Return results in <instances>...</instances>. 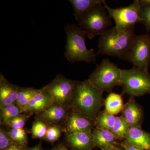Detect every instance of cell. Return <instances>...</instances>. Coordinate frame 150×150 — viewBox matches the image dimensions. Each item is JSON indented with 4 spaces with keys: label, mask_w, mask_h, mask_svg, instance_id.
I'll list each match as a JSON object with an SVG mask.
<instances>
[{
    "label": "cell",
    "mask_w": 150,
    "mask_h": 150,
    "mask_svg": "<svg viewBox=\"0 0 150 150\" xmlns=\"http://www.w3.org/2000/svg\"><path fill=\"white\" fill-rule=\"evenodd\" d=\"M103 93L88 79L76 81L68 106L71 111L95 121L104 105Z\"/></svg>",
    "instance_id": "cell-1"
},
{
    "label": "cell",
    "mask_w": 150,
    "mask_h": 150,
    "mask_svg": "<svg viewBox=\"0 0 150 150\" xmlns=\"http://www.w3.org/2000/svg\"><path fill=\"white\" fill-rule=\"evenodd\" d=\"M121 117L129 124L130 127H141L144 120V111L142 106L130 96L128 102L124 105L121 111Z\"/></svg>",
    "instance_id": "cell-12"
},
{
    "label": "cell",
    "mask_w": 150,
    "mask_h": 150,
    "mask_svg": "<svg viewBox=\"0 0 150 150\" xmlns=\"http://www.w3.org/2000/svg\"><path fill=\"white\" fill-rule=\"evenodd\" d=\"M142 6V21L148 32H150V5Z\"/></svg>",
    "instance_id": "cell-29"
},
{
    "label": "cell",
    "mask_w": 150,
    "mask_h": 150,
    "mask_svg": "<svg viewBox=\"0 0 150 150\" xmlns=\"http://www.w3.org/2000/svg\"><path fill=\"white\" fill-rule=\"evenodd\" d=\"M122 95L110 93L104 100L105 110L110 114L115 115L121 112L124 105Z\"/></svg>",
    "instance_id": "cell-19"
},
{
    "label": "cell",
    "mask_w": 150,
    "mask_h": 150,
    "mask_svg": "<svg viewBox=\"0 0 150 150\" xmlns=\"http://www.w3.org/2000/svg\"><path fill=\"white\" fill-rule=\"evenodd\" d=\"M120 144L124 148L125 150H148L142 149V148L138 147L135 146H132V145L127 144H125V143H123L122 142H120Z\"/></svg>",
    "instance_id": "cell-31"
},
{
    "label": "cell",
    "mask_w": 150,
    "mask_h": 150,
    "mask_svg": "<svg viewBox=\"0 0 150 150\" xmlns=\"http://www.w3.org/2000/svg\"><path fill=\"white\" fill-rule=\"evenodd\" d=\"M125 150V149H124V148L121 146V144H120V143H119V144H118V145H116L115 146L110 148V149H107L106 150Z\"/></svg>",
    "instance_id": "cell-34"
},
{
    "label": "cell",
    "mask_w": 150,
    "mask_h": 150,
    "mask_svg": "<svg viewBox=\"0 0 150 150\" xmlns=\"http://www.w3.org/2000/svg\"><path fill=\"white\" fill-rule=\"evenodd\" d=\"M103 4L118 29L126 30L135 27V25L142 21V6L139 0H135L131 4L118 8L110 7L105 2Z\"/></svg>",
    "instance_id": "cell-7"
},
{
    "label": "cell",
    "mask_w": 150,
    "mask_h": 150,
    "mask_svg": "<svg viewBox=\"0 0 150 150\" xmlns=\"http://www.w3.org/2000/svg\"><path fill=\"white\" fill-rule=\"evenodd\" d=\"M122 142L145 149L150 150V134L141 127H131Z\"/></svg>",
    "instance_id": "cell-14"
},
{
    "label": "cell",
    "mask_w": 150,
    "mask_h": 150,
    "mask_svg": "<svg viewBox=\"0 0 150 150\" xmlns=\"http://www.w3.org/2000/svg\"><path fill=\"white\" fill-rule=\"evenodd\" d=\"M64 125V130L66 134L92 132L95 128L94 121L71 110Z\"/></svg>",
    "instance_id": "cell-11"
},
{
    "label": "cell",
    "mask_w": 150,
    "mask_h": 150,
    "mask_svg": "<svg viewBox=\"0 0 150 150\" xmlns=\"http://www.w3.org/2000/svg\"><path fill=\"white\" fill-rule=\"evenodd\" d=\"M71 110L69 106L54 104L36 114V119L41 120L49 126H61L66 123Z\"/></svg>",
    "instance_id": "cell-10"
},
{
    "label": "cell",
    "mask_w": 150,
    "mask_h": 150,
    "mask_svg": "<svg viewBox=\"0 0 150 150\" xmlns=\"http://www.w3.org/2000/svg\"><path fill=\"white\" fill-rule=\"evenodd\" d=\"M121 69L109 59H105L97 66L88 80L104 92H110L114 87L121 85Z\"/></svg>",
    "instance_id": "cell-6"
},
{
    "label": "cell",
    "mask_w": 150,
    "mask_h": 150,
    "mask_svg": "<svg viewBox=\"0 0 150 150\" xmlns=\"http://www.w3.org/2000/svg\"><path fill=\"white\" fill-rule=\"evenodd\" d=\"M121 95L140 97L150 94V74L148 70L136 67L129 69H121Z\"/></svg>",
    "instance_id": "cell-5"
},
{
    "label": "cell",
    "mask_w": 150,
    "mask_h": 150,
    "mask_svg": "<svg viewBox=\"0 0 150 150\" xmlns=\"http://www.w3.org/2000/svg\"><path fill=\"white\" fill-rule=\"evenodd\" d=\"M96 147L100 150H106L118 145L117 139L111 131L95 128L92 131Z\"/></svg>",
    "instance_id": "cell-17"
},
{
    "label": "cell",
    "mask_w": 150,
    "mask_h": 150,
    "mask_svg": "<svg viewBox=\"0 0 150 150\" xmlns=\"http://www.w3.org/2000/svg\"><path fill=\"white\" fill-rule=\"evenodd\" d=\"M103 4L95 6L77 21L79 26L89 39L101 36L112 24L111 17Z\"/></svg>",
    "instance_id": "cell-4"
},
{
    "label": "cell",
    "mask_w": 150,
    "mask_h": 150,
    "mask_svg": "<svg viewBox=\"0 0 150 150\" xmlns=\"http://www.w3.org/2000/svg\"><path fill=\"white\" fill-rule=\"evenodd\" d=\"M38 89L32 87H21L18 90L17 98L16 104L21 108L23 112L30 100L32 99Z\"/></svg>",
    "instance_id": "cell-22"
},
{
    "label": "cell",
    "mask_w": 150,
    "mask_h": 150,
    "mask_svg": "<svg viewBox=\"0 0 150 150\" xmlns=\"http://www.w3.org/2000/svg\"><path fill=\"white\" fill-rule=\"evenodd\" d=\"M74 13L75 18L78 21L81 17L98 4H103L104 0H69Z\"/></svg>",
    "instance_id": "cell-18"
},
{
    "label": "cell",
    "mask_w": 150,
    "mask_h": 150,
    "mask_svg": "<svg viewBox=\"0 0 150 150\" xmlns=\"http://www.w3.org/2000/svg\"><path fill=\"white\" fill-rule=\"evenodd\" d=\"M14 143L10 136L8 131L1 128L0 129V150L5 149Z\"/></svg>",
    "instance_id": "cell-28"
},
{
    "label": "cell",
    "mask_w": 150,
    "mask_h": 150,
    "mask_svg": "<svg viewBox=\"0 0 150 150\" xmlns=\"http://www.w3.org/2000/svg\"><path fill=\"white\" fill-rule=\"evenodd\" d=\"M51 150H69L66 146L62 144H59L56 145Z\"/></svg>",
    "instance_id": "cell-33"
},
{
    "label": "cell",
    "mask_w": 150,
    "mask_h": 150,
    "mask_svg": "<svg viewBox=\"0 0 150 150\" xmlns=\"http://www.w3.org/2000/svg\"><path fill=\"white\" fill-rule=\"evenodd\" d=\"M129 124L121 116L116 117L115 124L111 132L117 140L123 141L130 128Z\"/></svg>",
    "instance_id": "cell-23"
},
{
    "label": "cell",
    "mask_w": 150,
    "mask_h": 150,
    "mask_svg": "<svg viewBox=\"0 0 150 150\" xmlns=\"http://www.w3.org/2000/svg\"><path fill=\"white\" fill-rule=\"evenodd\" d=\"M76 82L59 74L40 89L50 95L54 104L68 106Z\"/></svg>",
    "instance_id": "cell-8"
},
{
    "label": "cell",
    "mask_w": 150,
    "mask_h": 150,
    "mask_svg": "<svg viewBox=\"0 0 150 150\" xmlns=\"http://www.w3.org/2000/svg\"><path fill=\"white\" fill-rule=\"evenodd\" d=\"M28 147H25L17 143H14L10 146L4 150H27Z\"/></svg>",
    "instance_id": "cell-30"
},
{
    "label": "cell",
    "mask_w": 150,
    "mask_h": 150,
    "mask_svg": "<svg viewBox=\"0 0 150 150\" xmlns=\"http://www.w3.org/2000/svg\"><path fill=\"white\" fill-rule=\"evenodd\" d=\"M54 103L50 95L38 89L32 99L30 100L25 109L24 112L37 114Z\"/></svg>",
    "instance_id": "cell-16"
},
{
    "label": "cell",
    "mask_w": 150,
    "mask_h": 150,
    "mask_svg": "<svg viewBox=\"0 0 150 150\" xmlns=\"http://www.w3.org/2000/svg\"><path fill=\"white\" fill-rule=\"evenodd\" d=\"M116 117L105 109L100 111L95 120V128L111 131L115 124Z\"/></svg>",
    "instance_id": "cell-20"
},
{
    "label": "cell",
    "mask_w": 150,
    "mask_h": 150,
    "mask_svg": "<svg viewBox=\"0 0 150 150\" xmlns=\"http://www.w3.org/2000/svg\"><path fill=\"white\" fill-rule=\"evenodd\" d=\"M136 36L134 27L120 30L114 26L108 29L100 36L97 54L126 60Z\"/></svg>",
    "instance_id": "cell-2"
},
{
    "label": "cell",
    "mask_w": 150,
    "mask_h": 150,
    "mask_svg": "<svg viewBox=\"0 0 150 150\" xmlns=\"http://www.w3.org/2000/svg\"><path fill=\"white\" fill-rule=\"evenodd\" d=\"M64 29L67 36L64 54L67 60L72 64L77 62L96 63L98 54L93 49L89 50L87 48V36L85 32L79 26L74 24H67Z\"/></svg>",
    "instance_id": "cell-3"
},
{
    "label": "cell",
    "mask_w": 150,
    "mask_h": 150,
    "mask_svg": "<svg viewBox=\"0 0 150 150\" xmlns=\"http://www.w3.org/2000/svg\"><path fill=\"white\" fill-rule=\"evenodd\" d=\"M134 67L145 70L150 66V35H136L126 59Z\"/></svg>",
    "instance_id": "cell-9"
},
{
    "label": "cell",
    "mask_w": 150,
    "mask_h": 150,
    "mask_svg": "<svg viewBox=\"0 0 150 150\" xmlns=\"http://www.w3.org/2000/svg\"><path fill=\"white\" fill-rule=\"evenodd\" d=\"M8 131L10 136L15 143L27 147L28 138L27 133L24 129L10 128Z\"/></svg>",
    "instance_id": "cell-25"
},
{
    "label": "cell",
    "mask_w": 150,
    "mask_h": 150,
    "mask_svg": "<svg viewBox=\"0 0 150 150\" xmlns=\"http://www.w3.org/2000/svg\"><path fill=\"white\" fill-rule=\"evenodd\" d=\"M141 5H150V0H141L139 1Z\"/></svg>",
    "instance_id": "cell-35"
},
{
    "label": "cell",
    "mask_w": 150,
    "mask_h": 150,
    "mask_svg": "<svg viewBox=\"0 0 150 150\" xmlns=\"http://www.w3.org/2000/svg\"><path fill=\"white\" fill-rule=\"evenodd\" d=\"M19 86L13 84L1 73L0 74V107L16 104Z\"/></svg>",
    "instance_id": "cell-15"
},
{
    "label": "cell",
    "mask_w": 150,
    "mask_h": 150,
    "mask_svg": "<svg viewBox=\"0 0 150 150\" xmlns=\"http://www.w3.org/2000/svg\"><path fill=\"white\" fill-rule=\"evenodd\" d=\"M27 150H45L42 147V144L40 142L38 144L31 148H28Z\"/></svg>",
    "instance_id": "cell-32"
},
{
    "label": "cell",
    "mask_w": 150,
    "mask_h": 150,
    "mask_svg": "<svg viewBox=\"0 0 150 150\" xmlns=\"http://www.w3.org/2000/svg\"><path fill=\"white\" fill-rule=\"evenodd\" d=\"M22 113H24L23 111L16 104L0 107L1 126H7L11 119Z\"/></svg>",
    "instance_id": "cell-21"
},
{
    "label": "cell",
    "mask_w": 150,
    "mask_h": 150,
    "mask_svg": "<svg viewBox=\"0 0 150 150\" xmlns=\"http://www.w3.org/2000/svg\"><path fill=\"white\" fill-rule=\"evenodd\" d=\"M66 141L72 150H93L96 147L92 132L66 134Z\"/></svg>",
    "instance_id": "cell-13"
},
{
    "label": "cell",
    "mask_w": 150,
    "mask_h": 150,
    "mask_svg": "<svg viewBox=\"0 0 150 150\" xmlns=\"http://www.w3.org/2000/svg\"><path fill=\"white\" fill-rule=\"evenodd\" d=\"M49 126L43 121L36 119L33 122L31 129L32 138L43 140Z\"/></svg>",
    "instance_id": "cell-24"
},
{
    "label": "cell",
    "mask_w": 150,
    "mask_h": 150,
    "mask_svg": "<svg viewBox=\"0 0 150 150\" xmlns=\"http://www.w3.org/2000/svg\"><path fill=\"white\" fill-rule=\"evenodd\" d=\"M32 115V113L27 112L20 114L10 121L7 127L13 129H23L26 122Z\"/></svg>",
    "instance_id": "cell-27"
},
{
    "label": "cell",
    "mask_w": 150,
    "mask_h": 150,
    "mask_svg": "<svg viewBox=\"0 0 150 150\" xmlns=\"http://www.w3.org/2000/svg\"><path fill=\"white\" fill-rule=\"evenodd\" d=\"M64 131V127L58 125H51L47 129L43 140L48 143H54L59 139L62 132Z\"/></svg>",
    "instance_id": "cell-26"
}]
</instances>
